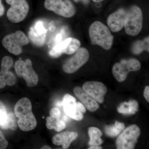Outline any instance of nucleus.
Returning <instances> with one entry per match:
<instances>
[{
	"mask_svg": "<svg viewBox=\"0 0 149 149\" xmlns=\"http://www.w3.org/2000/svg\"><path fill=\"white\" fill-rule=\"evenodd\" d=\"M57 119L54 118L51 116H48L46 118L47 123H46V126L48 129L49 130H52L55 127L56 121Z\"/></svg>",
	"mask_w": 149,
	"mask_h": 149,
	"instance_id": "a878e982",
	"label": "nucleus"
},
{
	"mask_svg": "<svg viewBox=\"0 0 149 149\" xmlns=\"http://www.w3.org/2000/svg\"><path fill=\"white\" fill-rule=\"evenodd\" d=\"M8 146V142L6 140L3 132L0 130V149L6 148Z\"/></svg>",
	"mask_w": 149,
	"mask_h": 149,
	"instance_id": "cd10ccee",
	"label": "nucleus"
},
{
	"mask_svg": "<svg viewBox=\"0 0 149 149\" xmlns=\"http://www.w3.org/2000/svg\"><path fill=\"white\" fill-rule=\"evenodd\" d=\"M89 35L92 45H98L107 50L111 49L114 37L109 28L102 22L96 21L91 24Z\"/></svg>",
	"mask_w": 149,
	"mask_h": 149,
	"instance_id": "f03ea898",
	"label": "nucleus"
},
{
	"mask_svg": "<svg viewBox=\"0 0 149 149\" xmlns=\"http://www.w3.org/2000/svg\"><path fill=\"white\" fill-rule=\"evenodd\" d=\"M5 13V8L1 0H0V17L2 16Z\"/></svg>",
	"mask_w": 149,
	"mask_h": 149,
	"instance_id": "7c9ffc66",
	"label": "nucleus"
},
{
	"mask_svg": "<svg viewBox=\"0 0 149 149\" xmlns=\"http://www.w3.org/2000/svg\"><path fill=\"white\" fill-rule=\"evenodd\" d=\"M10 6L7 12L8 20L17 23L24 20L29 13V6L26 0H6Z\"/></svg>",
	"mask_w": 149,
	"mask_h": 149,
	"instance_id": "0eeeda50",
	"label": "nucleus"
},
{
	"mask_svg": "<svg viewBox=\"0 0 149 149\" xmlns=\"http://www.w3.org/2000/svg\"><path fill=\"white\" fill-rule=\"evenodd\" d=\"M29 42L27 35L20 30L6 35L2 41L4 47L14 55L20 54L22 52V47L27 45Z\"/></svg>",
	"mask_w": 149,
	"mask_h": 149,
	"instance_id": "20e7f679",
	"label": "nucleus"
},
{
	"mask_svg": "<svg viewBox=\"0 0 149 149\" xmlns=\"http://www.w3.org/2000/svg\"><path fill=\"white\" fill-rule=\"evenodd\" d=\"M13 65V60L10 57L6 56L2 59L0 70V89L4 88L6 85L12 86L16 84V76L10 70Z\"/></svg>",
	"mask_w": 149,
	"mask_h": 149,
	"instance_id": "9b49d317",
	"label": "nucleus"
},
{
	"mask_svg": "<svg viewBox=\"0 0 149 149\" xmlns=\"http://www.w3.org/2000/svg\"><path fill=\"white\" fill-rule=\"evenodd\" d=\"M88 134L90 140L88 144L90 146H100L103 143V141L101 138L102 133L99 128L95 127H90L88 130Z\"/></svg>",
	"mask_w": 149,
	"mask_h": 149,
	"instance_id": "6ab92c4d",
	"label": "nucleus"
},
{
	"mask_svg": "<svg viewBox=\"0 0 149 149\" xmlns=\"http://www.w3.org/2000/svg\"><path fill=\"white\" fill-rule=\"evenodd\" d=\"M66 125L65 121L62 118H60L57 119L55 127L54 129L57 132H60L65 128Z\"/></svg>",
	"mask_w": 149,
	"mask_h": 149,
	"instance_id": "393cba45",
	"label": "nucleus"
},
{
	"mask_svg": "<svg viewBox=\"0 0 149 149\" xmlns=\"http://www.w3.org/2000/svg\"><path fill=\"white\" fill-rule=\"evenodd\" d=\"M139 104L135 100L129 101V102H124L120 105L117 108L119 113L124 115L134 114L138 111Z\"/></svg>",
	"mask_w": 149,
	"mask_h": 149,
	"instance_id": "a211bd4d",
	"label": "nucleus"
},
{
	"mask_svg": "<svg viewBox=\"0 0 149 149\" xmlns=\"http://www.w3.org/2000/svg\"><path fill=\"white\" fill-rule=\"evenodd\" d=\"M15 69L18 77L24 78L28 87L33 88L38 84V75L33 70L32 61L29 59L24 61H17L15 64Z\"/></svg>",
	"mask_w": 149,
	"mask_h": 149,
	"instance_id": "423d86ee",
	"label": "nucleus"
},
{
	"mask_svg": "<svg viewBox=\"0 0 149 149\" xmlns=\"http://www.w3.org/2000/svg\"><path fill=\"white\" fill-rule=\"evenodd\" d=\"M73 91L76 97L88 111L94 112L98 109L100 105L97 102L85 92L83 88L76 87L74 88Z\"/></svg>",
	"mask_w": 149,
	"mask_h": 149,
	"instance_id": "dca6fc26",
	"label": "nucleus"
},
{
	"mask_svg": "<svg viewBox=\"0 0 149 149\" xmlns=\"http://www.w3.org/2000/svg\"><path fill=\"white\" fill-rule=\"evenodd\" d=\"M73 1L75 3L80 2H82L83 3L85 4H87L89 3L90 0H73Z\"/></svg>",
	"mask_w": 149,
	"mask_h": 149,
	"instance_id": "2f4dec72",
	"label": "nucleus"
},
{
	"mask_svg": "<svg viewBox=\"0 0 149 149\" xmlns=\"http://www.w3.org/2000/svg\"><path fill=\"white\" fill-rule=\"evenodd\" d=\"M8 113L5 105L0 100V127L3 130L8 129L7 125Z\"/></svg>",
	"mask_w": 149,
	"mask_h": 149,
	"instance_id": "5701e85b",
	"label": "nucleus"
},
{
	"mask_svg": "<svg viewBox=\"0 0 149 149\" xmlns=\"http://www.w3.org/2000/svg\"><path fill=\"white\" fill-rule=\"evenodd\" d=\"M14 113L18 118L17 124L20 130L29 131L34 130L37 125V121L32 111V104L29 99L22 98L14 107Z\"/></svg>",
	"mask_w": 149,
	"mask_h": 149,
	"instance_id": "f257e3e1",
	"label": "nucleus"
},
{
	"mask_svg": "<svg viewBox=\"0 0 149 149\" xmlns=\"http://www.w3.org/2000/svg\"><path fill=\"white\" fill-rule=\"evenodd\" d=\"M116 141L118 149H133L141 134V130L137 125H132L124 129Z\"/></svg>",
	"mask_w": 149,
	"mask_h": 149,
	"instance_id": "6e6552de",
	"label": "nucleus"
},
{
	"mask_svg": "<svg viewBox=\"0 0 149 149\" xmlns=\"http://www.w3.org/2000/svg\"><path fill=\"white\" fill-rule=\"evenodd\" d=\"M144 97L148 102H149V87L147 86L145 88L144 91Z\"/></svg>",
	"mask_w": 149,
	"mask_h": 149,
	"instance_id": "c756f323",
	"label": "nucleus"
},
{
	"mask_svg": "<svg viewBox=\"0 0 149 149\" xmlns=\"http://www.w3.org/2000/svg\"><path fill=\"white\" fill-rule=\"evenodd\" d=\"M128 9L121 8L111 14L108 17V25L113 32H117L124 27Z\"/></svg>",
	"mask_w": 149,
	"mask_h": 149,
	"instance_id": "2eb2a0df",
	"label": "nucleus"
},
{
	"mask_svg": "<svg viewBox=\"0 0 149 149\" xmlns=\"http://www.w3.org/2000/svg\"><path fill=\"white\" fill-rule=\"evenodd\" d=\"M82 88L97 102H104V97L107 90L103 83L98 81H88L83 84Z\"/></svg>",
	"mask_w": 149,
	"mask_h": 149,
	"instance_id": "f8f14e48",
	"label": "nucleus"
},
{
	"mask_svg": "<svg viewBox=\"0 0 149 149\" xmlns=\"http://www.w3.org/2000/svg\"><path fill=\"white\" fill-rule=\"evenodd\" d=\"M149 39L148 36L143 40H139L135 42L132 47L133 54H140L144 51H146L149 52Z\"/></svg>",
	"mask_w": 149,
	"mask_h": 149,
	"instance_id": "412c9836",
	"label": "nucleus"
},
{
	"mask_svg": "<svg viewBox=\"0 0 149 149\" xmlns=\"http://www.w3.org/2000/svg\"><path fill=\"white\" fill-rule=\"evenodd\" d=\"M77 108L78 111H80L82 113H84L86 112V109L85 108V106L81 103L80 102H77Z\"/></svg>",
	"mask_w": 149,
	"mask_h": 149,
	"instance_id": "c85d7f7f",
	"label": "nucleus"
},
{
	"mask_svg": "<svg viewBox=\"0 0 149 149\" xmlns=\"http://www.w3.org/2000/svg\"><path fill=\"white\" fill-rule=\"evenodd\" d=\"M143 19L142 11L138 6L128 8L124 25L126 34L133 37L139 35L142 30Z\"/></svg>",
	"mask_w": 149,
	"mask_h": 149,
	"instance_id": "7ed1b4c3",
	"label": "nucleus"
},
{
	"mask_svg": "<svg viewBox=\"0 0 149 149\" xmlns=\"http://www.w3.org/2000/svg\"><path fill=\"white\" fill-rule=\"evenodd\" d=\"M125 128V125L122 123L116 121L113 125H107L105 127V133L110 137H115L119 135Z\"/></svg>",
	"mask_w": 149,
	"mask_h": 149,
	"instance_id": "aec40b11",
	"label": "nucleus"
},
{
	"mask_svg": "<svg viewBox=\"0 0 149 149\" xmlns=\"http://www.w3.org/2000/svg\"><path fill=\"white\" fill-rule=\"evenodd\" d=\"M102 147L99 146H92L88 148V149H102Z\"/></svg>",
	"mask_w": 149,
	"mask_h": 149,
	"instance_id": "473e14b6",
	"label": "nucleus"
},
{
	"mask_svg": "<svg viewBox=\"0 0 149 149\" xmlns=\"http://www.w3.org/2000/svg\"><path fill=\"white\" fill-rule=\"evenodd\" d=\"M16 118L15 114L13 112L10 113L8 114V127L11 130H15L17 129L18 124Z\"/></svg>",
	"mask_w": 149,
	"mask_h": 149,
	"instance_id": "b1692460",
	"label": "nucleus"
},
{
	"mask_svg": "<svg viewBox=\"0 0 149 149\" xmlns=\"http://www.w3.org/2000/svg\"><path fill=\"white\" fill-rule=\"evenodd\" d=\"M74 53L63 66V71L67 73L71 74L76 72L88 61L90 57L89 52L85 48H79Z\"/></svg>",
	"mask_w": 149,
	"mask_h": 149,
	"instance_id": "9d476101",
	"label": "nucleus"
},
{
	"mask_svg": "<svg viewBox=\"0 0 149 149\" xmlns=\"http://www.w3.org/2000/svg\"><path fill=\"white\" fill-rule=\"evenodd\" d=\"M52 149V148L48 146H44L42 147L41 148V149Z\"/></svg>",
	"mask_w": 149,
	"mask_h": 149,
	"instance_id": "72a5a7b5",
	"label": "nucleus"
},
{
	"mask_svg": "<svg viewBox=\"0 0 149 149\" xmlns=\"http://www.w3.org/2000/svg\"><path fill=\"white\" fill-rule=\"evenodd\" d=\"M141 66L140 62L136 59H122L120 63L113 65L112 71L118 82L122 83L126 80L129 72L138 71L141 69Z\"/></svg>",
	"mask_w": 149,
	"mask_h": 149,
	"instance_id": "39448f33",
	"label": "nucleus"
},
{
	"mask_svg": "<svg viewBox=\"0 0 149 149\" xmlns=\"http://www.w3.org/2000/svg\"><path fill=\"white\" fill-rule=\"evenodd\" d=\"M93 1L95 3H100L104 1V0H93Z\"/></svg>",
	"mask_w": 149,
	"mask_h": 149,
	"instance_id": "f704fd0d",
	"label": "nucleus"
},
{
	"mask_svg": "<svg viewBox=\"0 0 149 149\" xmlns=\"http://www.w3.org/2000/svg\"><path fill=\"white\" fill-rule=\"evenodd\" d=\"M44 6L48 10L66 18L74 16L76 13V8L70 0H45Z\"/></svg>",
	"mask_w": 149,
	"mask_h": 149,
	"instance_id": "1a4fd4ad",
	"label": "nucleus"
},
{
	"mask_svg": "<svg viewBox=\"0 0 149 149\" xmlns=\"http://www.w3.org/2000/svg\"><path fill=\"white\" fill-rule=\"evenodd\" d=\"M78 134L76 132H66L56 134L52 139L53 143L56 146H62L63 148L66 149L69 148L71 143L76 140Z\"/></svg>",
	"mask_w": 149,
	"mask_h": 149,
	"instance_id": "f3484780",
	"label": "nucleus"
},
{
	"mask_svg": "<svg viewBox=\"0 0 149 149\" xmlns=\"http://www.w3.org/2000/svg\"><path fill=\"white\" fill-rule=\"evenodd\" d=\"M62 106L65 113L68 117L77 121L83 119V113L77 110V102L72 96L69 94L65 95L63 100Z\"/></svg>",
	"mask_w": 149,
	"mask_h": 149,
	"instance_id": "4468645a",
	"label": "nucleus"
},
{
	"mask_svg": "<svg viewBox=\"0 0 149 149\" xmlns=\"http://www.w3.org/2000/svg\"><path fill=\"white\" fill-rule=\"evenodd\" d=\"M81 42L76 38L71 37V40L63 51V54L67 55H71L74 54L80 48Z\"/></svg>",
	"mask_w": 149,
	"mask_h": 149,
	"instance_id": "4be33fe9",
	"label": "nucleus"
},
{
	"mask_svg": "<svg viewBox=\"0 0 149 149\" xmlns=\"http://www.w3.org/2000/svg\"><path fill=\"white\" fill-rule=\"evenodd\" d=\"M47 32L42 22L37 21L29 29L28 37L29 41L37 47H42L45 43Z\"/></svg>",
	"mask_w": 149,
	"mask_h": 149,
	"instance_id": "ddd939ff",
	"label": "nucleus"
},
{
	"mask_svg": "<svg viewBox=\"0 0 149 149\" xmlns=\"http://www.w3.org/2000/svg\"><path fill=\"white\" fill-rule=\"evenodd\" d=\"M50 115L51 117L54 118L59 119L61 118V111L58 108L54 107L50 111Z\"/></svg>",
	"mask_w": 149,
	"mask_h": 149,
	"instance_id": "bb28decb",
	"label": "nucleus"
}]
</instances>
